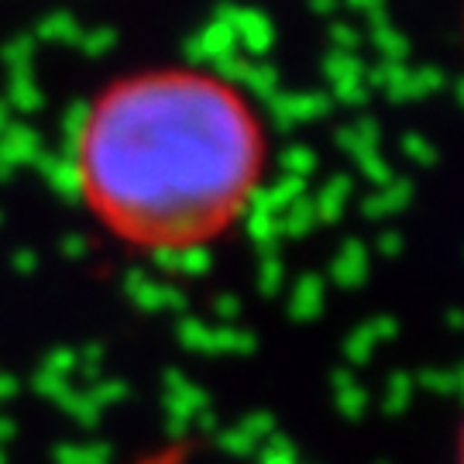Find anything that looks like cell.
Returning <instances> with one entry per match:
<instances>
[{
    "mask_svg": "<svg viewBox=\"0 0 464 464\" xmlns=\"http://www.w3.org/2000/svg\"><path fill=\"white\" fill-rule=\"evenodd\" d=\"M458 464H464V423H461V433H458Z\"/></svg>",
    "mask_w": 464,
    "mask_h": 464,
    "instance_id": "7a4b0ae2",
    "label": "cell"
},
{
    "mask_svg": "<svg viewBox=\"0 0 464 464\" xmlns=\"http://www.w3.org/2000/svg\"><path fill=\"white\" fill-rule=\"evenodd\" d=\"M266 155L262 117L237 86L193 66H159L90 100L72 138V179L117 241L179 255L241 220Z\"/></svg>",
    "mask_w": 464,
    "mask_h": 464,
    "instance_id": "6da1fadb",
    "label": "cell"
}]
</instances>
